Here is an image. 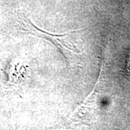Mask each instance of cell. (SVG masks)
Returning <instances> with one entry per match:
<instances>
[{
	"label": "cell",
	"instance_id": "1",
	"mask_svg": "<svg viewBox=\"0 0 130 130\" xmlns=\"http://www.w3.org/2000/svg\"><path fill=\"white\" fill-rule=\"evenodd\" d=\"M17 28L25 33L43 38L52 43L59 50L69 66L76 67L81 62L80 32L84 30L79 29L61 35L54 34L38 28L28 16H20L19 18L17 21Z\"/></svg>",
	"mask_w": 130,
	"mask_h": 130
},
{
	"label": "cell",
	"instance_id": "2",
	"mask_svg": "<svg viewBox=\"0 0 130 130\" xmlns=\"http://www.w3.org/2000/svg\"><path fill=\"white\" fill-rule=\"evenodd\" d=\"M95 98L94 96L93 92L90 94L88 98L81 104L79 106L77 107L75 111L72 112L71 114L70 119L72 122L77 124L78 122L80 124H83L85 121H88L91 118H93V113L94 111V108L95 106Z\"/></svg>",
	"mask_w": 130,
	"mask_h": 130
}]
</instances>
